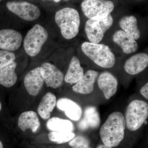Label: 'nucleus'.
I'll use <instances>...</instances> for the list:
<instances>
[{
  "mask_svg": "<svg viewBox=\"0 0 148 148\" xmlns=\"http://www.w3.org/2000/svg\"><path fill=\"white\" fill-rule=\"evenodd\" d=\"M56 96L51 92L47 93L42 97L38 106V113L43 119H47L50 118L51 113L56 106Z\"/></svg>",
  "mask_w": 148,
  "mask_h": 148,
  "instance_id": "nucleus-20",
  "label": "nucleus"
},
{
  "mask_svg": "<svg viewBox=\"0 0 148 148\" xmlns=\"http://www.w3.org/2000/svg\"><path fill=\"white\" fill-rule=\"evenodd\" d=\"M17 64L15 61L0 69V84L6 88L12 87L17 80L15 72Z\"/></svg>",
  "mask_w": 148,
  "mask_h": 148,
  "instance_id": "nucleus-21",
  "label": "nucleus"
},
{
  "mask_svg": "<svg viewBox=\"0 0 148 148\" xmlns=\"http://www.w3.org/2000/svg\"><path fill=\"white\" fill-rule=\"evenodd\" d=\"M66 1H68V0H66Z\"/></svg>",
  "mask_w": 148,
  "mask_h": 148,
  "instance_id": "nucleus-33",
  "label": "nucleus"
},
{
  "mask_svg": "<svg viewBox=\"0 0 148 148\" xmlns=\"http://www.w3.org/2000/svg\"><path fill=\"white\" fill-rule=\"evenodd\" d=\"M141 95L145 98L146 100H148V83H147L141 88L140 90Z\"/></svg>",
  "mask_w": 148,
  "mask_h": 148,
  "instance_id": "nucleus-27",
  "label": "nucleus"
},
{
  "mask_svg": "<svg viewBox=\"0 0 148 148\" xmlns=\"http://www.w3.org/2000/svg\"><path fill=\"white\" fill-rule=\"evenodd\" d=\"M18 125L24 132L30 129L32 132H35L40 127V123L36 113L34 111H28L23 112L19 116Z\"/></svg>",
  "mask_w": 148,
  "mask_h": 148,
  "instance_id": "nucleus-18",
  "label": "nucleus"
},
{
  "mask_svg": "<svg viewBox=\"0 0 148 148\" xmlns=\"http://www.w3.org/2000/svg\"><path fill=\"white\" fill-rule=\"evenodd\" d=\"M0 148H3V143L1 141H0Z\"/></svg>",
  "mask_w": 148,
  "mask_h": 148,
  "instance_id": "nucleus-29",
  "label": "nucleus"
},
{
  "mask_svg": "<svg viewBox=\"0 0 148 148\" xmlns=\"http://www.w3.org/2000/svg\"><path fill=\"white\" fill-rule=\"evenodd\" d=\"M97 80L98 87L107 100L110 99L116 93L118 81L112 74L108 71L103 72L98 75Z\"/></svg>",
  "mask_w": 148,
  "mask_h": 148,
  "instance_id": "nucleus-12",
  "label": "nucleus"
},
{
  "mask_svg": "<svg viewBox=\"0 0 148 148\" xmlns=\"http://www.w3.org/2000/svg\"><path fill=\"white\" fill-rule=\"evenodd\" d=\"M46 125L48 129L55 132H73L75 129L73 123L71 121L57 117L50 119Z\"/></svg>",
  "mask_w": 148,
  "mask_h": 148,
  "instance_id": "nucleus-23",
  "label": "nucleus"
},
{
  "mask_svg": "<svg viewBox=\"0 0 148 148\" xmlns=\"http://www.w3.org/2000/svg\"><path fill=\"white\" fill-rule=\"evenodd\" d=\"M40 70L47 87L56 89L62 85L64 80V74L55 65L46 62L41 66Z\"/></svg>",
  "mask_w": 148,
  "mask_h": 148,
  "instance_id": "nucleus-9",
  "label": "nucleus"
},
{
  "mask_svg": "<svg viewBox=\"0 0 148 148\" xmlns=\"http://www.w3.org/2000/svg\"><path fill=\"white\" fill-rule=\"evenodd\" d=\"M6 7L11 12L27 21L38 19L41 14L37 6L28 2L10 1L7 3Z\"/></svg>",
  "mask_w": 148,
  "mask_h": 148,
  "instance_id": "nucleus-8",
  "label": "nucleus"
},
{
  "mask_svg": "<svg viewBox=\"0 0 148 148\" xmlns=\"http://www.w3.org/2000/svg\"><path fill=\"white\" fill-rule=\"evenodd\" d=\"M148 66V54L140 53L128 58L125 64L124 68L126 73L134 75L143 72L147 69Z\"/></svg>",
  "mask_w": 148,
  "mask_h": 148,
  "instance_id": "nucleus-16",
  "label": "nucleus"
},
{
  "mask_svg": "<svg viewBox=\"0 0 148 148\" xmlns=\"http://www.w3.org/2000/svg\"><path fill=\"white\" fill-rule=\"evenodd\" d=\"M112 39L114 42L119 46L124 53L130 54L138 50V46L136 40L122 30L115 32Z\"/></svg>",
  "mask_w": 148,
  "mask_h": 148,
  "instance_id": "nucleus-17",
  "label": "nucleus"
},
{
  "mask_svg": "<svg viewBox=\"0 0 148 148\" xmlns=\"http://www.w3.org/2000/svg\"><path fill=\"white\" fill-rule=\"evenodd\" d=\"M81 48L85 55L101 68L110 69L115 64V56L108 46L85 42Z\"/></svg>",
  "mask_w": 148,
  "mask_h": 148,
  "instance_id": "nucleus-3",
  "label": "nucleus"
},
{
  "mask_svg": "<svg viewBox=\"0 0 148 148\" xmlns=\"http://www.w3.org/2000/svg\"><path fill=\"white\" fill-rule=\"evenodd\" d=\"M69 145L72 148H92L90 140L83 135H79L69 142Z\"/></svg>",
  "mask_w": 148,
  "mask_h": 148,
  "instance_id": "nucleus-25",
  "label": "nucleus"
},
{
  "mask_svg": "<svg viewBox=\"0 0 148 148\" xmlns=\"http://www.w3.org/2000/svg\"><path fill=\"white\" fill-rule=\"evenodd\" d=\"M1 0H0V2H1Z\"/></svg>",
  "mask_w": 148,
  "mask_h": 148,
  "instance_id": "nucleus-32",
  "label": "nucleus"
},
{
  "mask_svg": "<svg viewBox=\"0 0 148 148\" xmlns=\"http://www.w3.org/2000/svg\"><path fill=\"white\" fill-rule=\"evenodd\" d=\"M56 106L73 121H78L82 116L83 110L81 107L71 99L66 98H60L56 102Z\"/></svg>",
  "mask_w": 148,
  "mask_h": 148,
  "instance_id": "nucleus-15",
  "label": "nucleus"
},
{
  "mask_svg": "<svg viewBox=\"0 0 148 148\" xmlns=\"http://www.w3.org/2000/svg\"><path fill=\"white\" fill-rule=\"evenodd\" d=\"M97 148H113V147H107L106 145H99L98 146Z\"/></svg>",
  "mask_w": 148,
  "mask_h": 148,
  "instance_id": "nucleus-28",
  "label": "nucleus"
},
{
  "mask_svg": "<svg viewBox=\"0 0 148 148\" xmlns=\"http://www.w3.org/2000/svg\"><path fill=\"white\" fill-rule=\"evenodd\" d=\"M55 20L61 34L66 39H72L78 34L80 18L76 10L71 8L60 10L56 13Z\"/></svg>",
  "mask_w": 148,
  "mask_h": 148,
  "instance_id": "nucleus-2",
  "label": "nucleus"
},
{
  "mask_svg": "<svg viewBox=\"0 0 148 148\" xmlns=\"http://www.w3.org/2000/svg\"><path fill=\"white\" fill-rule=\"evenodd\" d=\"M148 117V104L145 101L135 99L128 104L124 116L126 128L130 131L140 129Z\"/></svg>",
  "mask_w": 148,
  "mask_h": 148,
  "instance_id": "nucleus-4",
  "label": "nucleus"
},
{
  "mask_svg": "<svg viewBox=\"0 0 148 148\" xmlns=\"http://www.w3.org/2000/svg\"><path fill=\"white\" fill-rule=\"evenodd\" d=\"M2 109V105L1 103V102H0V112L1 110Z\"/></svg>",
  "mask_w": 148,
  "mask_h": 148,
  "instance_id": "nucleus-31",
  "label": "nucleus"
},
{
  "mask_svg": "<svg viewBox=\"0 0 148 148\" xmlns=\"http://www.w3.org/2000/svg\"><path fill=\"white\" fill-rule=\"evenodd\" d=\"M84 74V70L81 65L79 59L77 56H74L70 62L64 80L67 83L75 84L82 78Z\"/></svg>",
  "mask_w": 148,
  "mask_h": 148,
  "instance_id": "nucleus-19",
  "label": "nucleus"
},
{
  "mask_svg": "<svg viewBox=\"0 0 148 148\" xmlns=\"http://www.w3.org/2000/svg\"><path fill=\"white\" fill-rule=\"evenodd\" d=\"M82 9L88 19L110 14L114 8V3L108 0H84Z\"/></svg>",
  "mask_w": 148,
  "mask_h": 148,
  "instance_id": "nucleus-7",
  "label": "nucleus"
},
{
  "mask_svg": "<svg viewBox=\"0 0 148 148\" xmlns=\"http://www.w3.org/2000/svg\"><path fill=\"white\" fill-rule=\"evenodd\" d=\"M120 27L127 35L136 40L140 38L141 33L138 27V21L135 16H126L121 18Z\"/></svg>",
  "mask_w": 148,
  "mask_h": 148,
  "instance_id": "nucleus-22",
  "label": "nucleus"
},
{
  "mask_svg": "<svg viewBox=\"0 0 148 148\" xmlns=\"http://www.w3.org/2000/svg\"><path fill=\"white\" fill-rule=\"evenodd\" d=\"M44 1H45V0H44ZM50 1H53L56 3H58L60 2L61 0H50Z\"/></svg>",
  "mask_w": 148,
  "mask_h": 148,
  "instance_id": "nucleus-30",
  "label": "nucleus"
},
{
  "mask_svg": "<svg viewBox=\"0 0 148 148\" xmlns=\"http://www.w3.org/2000/svg\"><path fill=\"white\" fill-rule=\"evenodd\" d=\"M47 30L40 24L34 25L27 32L23 45L26 53L31 57L36 56L48 38Z\"/></svg>",
  "mask_w": 148,
  "mask_h": 148,
  "instance_id": "nucleus-6",
  "label": "nucleus"
},
{
  "mask_svg": "<svg viewBox=\"0 0 148 148\" xmlns=\"http://www.w3.org/2000/svg\"><path fill=\"white\" fill-rule=\"evenodd\" d=\"M23 40L19 32L12 29L0 30V49L12 51L17 50Z\"/></svg>",
  "mask_w": 148,
  "mask_h": 148,
  "instance_id": "nucleus-11",
  "label": "nucleus"
},
{
  "mask_svg": "<svg viewBox=\"0 0 148 148\" xmlns=\"http://www.w3.org/2000/svg\"><path fill=\"white\" fill-rule=\"evenodd\" d=\"M75 137L73 132H59L52 131L49 134V140L58 144L68 143Z\"/></svg>",
  "mask_w": 148,
  "mask_h": 148,
  "instance_id": "nucleus-24",
  "label": "nucleus"
},
{
  "mask_svg": "<svg viewBox=\"0 0 148 148\" xmlns=\"http://www.w3.org/2000/svg\"><path fill=\"white\" fill-rule=\"evenodd\" d=\"M78 121L77 127L81 131L98 129L101 123L98 109L94 106H87L85 108L82 116Z\"/></svg>",
  "mask_w": 148,
  "mask_h": 148,
  "instance_id": "nucleus-10",
  "label": "nucleus"
},
{
  "mask_svg": "<svg viewBox=\"0 0 148 148\" xmlns=\"http://www.w3.org/2000/svg\"><path fill=\"white\" fill-rule=\"evenodd\" d=\"M125 129L123 114L119 111L112 112L100 128L99 134L103 145L112 147L119 145L124 138Z\"/></svg>",
  "mask_w": 148,
  "mask_h": 148,
  "instance_id": "nucleus-1",
  "label": "nucleus"
},
{
  "mask_svg": "<svg viewBox=\"0 0 148 148\" xmlns=\"http://www.w3.org/2000/svg\"><path fill=\"white\" fill-rule=\"evenodd\" d=\"M99 73L96 71L89 70L86 72L82 78L72 87L73 91L79 94L88 95L94 90L95 84Z\"/></svg>",
  "mask_w": 148,
  "mask_h": 148,
  "instance_id": "nucleus-14",
  "label": "nucleus"
},
{
  "mask_svg": "<svg viewBox=\"0 0 148 148\" xmlns=\"http://www.w3.org/2000/svg\"><path fill=\"white\" fill-rule=\"evenodd\" d=\"M110 14L88 19L85 26V32L90 42L99 43L104 35L113 24Z\"/></svg>",
  "mask_w": 148,
  "mask_h": 148,
  "instance_id": "nucleus-5",
  "label": "nucleus"
},
{
  "mask_svg": "<svg viewBox=\"0 0 148 148\" xmlns=\"http://www.w3.org/2000/svg\"><path fill=\"white\" fill-rule=\"evenodd\" d=\"M16 56L12 51L0 50V69L15 61Z\"/></svg>",
  "mask_w": 148,
  "mask_h": 148,
  "instance_id": "nucleus-26",
  "label": "nucleus"
},
{
  "mask_svg": "<svg viewBox=\"0 0 148 148\" xmlns=\"http://www.w3.org/2000/svg\"><path fill=\"white\" fill-rule=\"evenodd\" d=\"M44 81L42 76L40 67L31 70L26 75L24 84L27 92L30 95L36 96L42 88Z\"/></svg>",
  "mask_w": 148,
  "mask_h": 148,
  "instance_id": "nucleus-13",
  "label": "nucleus"
}]
</instances>
